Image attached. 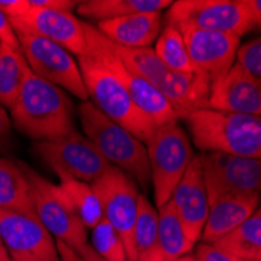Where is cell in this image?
I'll use <instances>...</instances> for the list:
<instances>
[{
	"instance_id": "cell-1",
	"label": "cell",
	"mask_w": 261,
	"mask_h": 261,
	"mask_svg": "<svg viewBox=\"0 0 261 261\" xmlns=\"http://www.w3.org/2000/svg\"><path fill=\"white\" fill-rule=\"evenodd\" d=\"M74 103L69 94L33 72L23 83L10 117L16 130L35 142L54 141L75 132Z\"/></svg>"
},
{
	"instance_id": "cell-2",
	"label": "cell",
	"mask_w": 261,
	"mask_h": 261,
	"mask_svg": "<svg viewBox=\"0 0 261 261\" xmlns=\"http://www.w3.org/2000/svg\"><path fill=\"white\" fill-rule=\"evenodd\" d=\"M183 121L194 146L203 152L261 160V117L205 108Z\"/></svg>"
},
{
	"instance_id": "cell-3",
	"label": "cell",
	"mask_w": 261,
	"mask_h": 261,
	"mask_svg": "<svg viewBox=\"0 0 261 261\" xmlns=\"http://www.w3.org/2000/svg\"><path fill=\"white\" fill-rule=\"evenodd\" d=\"M85 136L113 168L130 175L139 186L150 185V168L146 144L122 125L116 124L89 100L77 107Z\"/></svg>"
},
{
	"instance_id": "cell-4",
	"label": "cell",
	"mask_w": 261,
	"mask_h": 261,
	"mask_svg": "<svg viewBox=\"0 0 261 261\" xmlns=\"http://www.w3.org/2000/svg\"><path fill=\"white\" fill-rule=\"evenodd\" d=\"M77 63L89 102L111 121L127 128L142 142H147L156 127L133 103L127 89L117 77L96 55L88 54L77 57Z\"/></svg>"
},
{
	"instance_id": "cell-5",
	"label": "cell",
	"mask_w": 261,
	"mask_h": 261,
	"mask_svg": "<svg viewBox=\"0 0 261 261\" xmlns=\"http://www.w3.org/2000/svg\"><path fill=\"white\" fill-rule=\"evenodd\" d=\"M146 149L153 200L155 206L160 208L171 200L175 186L196 155L191 139L178 122L158 127L146 142Z\"/></svg>"
},
{
	"instance_id": "cell-6",
	"label": "cell",
	"mask_w": 261,
	"mask_h": 261,
	"mask_svg": "<svg viewBox=\"0 0 261 261\" xmlns=\"http://www.w3.org/2000/svg\"><path fill=\"white\" fill-rule=\"evenodd\" d=\"M20 168L29 180L35 215L41 224L58 243L75 252L83 250L89 244L88 230L61 186L44 178L27 164H20Z\"/></svg>"
},
{
	"instance_id": "cell-7",
	"label": "cell",
	"mask_w": 261,
	"mask_h": 261,
	"mask_svg": "<svg viewBox=\"0 0 261 261\" xmlns=\"http://www.w3.org/2000/svg\"><path fill=\"white\" fill-rule=\"evenodd\" d=\"M85 30H86L88 54L96 55L117 77V80H119L127 89L133 103L149 117L156 128L168 125V124L178 122L180 117L175 113L171 102L166 99L152 83H149L146 79L135 74L133 70H130L119 58H117L107 45L105 36L96 27L86 22Z\"/></svg>"
},
{
	"instance_id": "cell-8",
	"label": "cell",
	"mask_w": 261,
	"mask_h": 261,
	"mask_svg": "<svg viewBox=\"0 0 261 261\" xmlns=\"http://www.w3.org/2000/svg\"><path fill=\"white\" fill-rule=\"evenodd\" d=\"M35 152L60 180L94 183L110 168L96 146L77 130L60 139L35 142Z\"/></svg>"
},
{
	"instance_id": "cell-9",
	"label": "cell",
	"mask_w": 261,
	"mask_h": 261,
	"mask_svg": "<svg viewBox=\"0 0 261 261\" xmlns=\"http://www.w3.org/2000/svg\"><path fill=\"white\" fill-rule=\"evenodd\" d=\"M164 25L194 27L241 38L252 32L243 0H177L163 14Z\"/></svg>"
},
{
	"instance_id": "cell-10",
	"label": "cell",
	"mask_w": 261,
	"mask_h": 261,
	"mask_svg": "<svg viewBox=\"0 0 261 261\" xmlns=\"http://www.w3.org/2000/svg\"><path fill=\"white\" fill-rule=\"evenodd\" d=\"M20 50L32 72L82 102L89 100L77 58L60 44L33 33H17Z\"/></svg>"
},
{
	"instance_id": "cell-11",
	"label": "cell",
	"mask_w": 261,
	"mask_h": 261,
	"mask_svg": "<svg viewBox=\"0 0 261 261\" xmlns=\"http://www.w3.org/2000/svg\"><path fill=\"white\" fill-rule=\"evenodd\" d=\"M91 185L99 196L103 219L121 236L128 261H135L133 231L141 197L136 181L121 169L110 166L107 172Z\"/></svg>"
},
{
	"instance_id": "cell-12",
	"label": "cell",
	"mask_w": 261,
	"mask_h": 261,
	"mask_svg": "<svg viewBox=\"0 0 261 261\" xmlns=\"http://www.w3.org/2000/svg\"><path fill=\"white\" fill-rule=\"evenodd\" d=\"M208 200L224 194H261V160L219 152L199 155Z\"/></svg>"
},
{
	"instance_id": "cell-13",
	"label": "cell",
	"mask_w": 261,
	"mask_h": 261,
	"mask_svg": "<svg viewBox=\"0 0 261 261\" xmlns=\"http://www.w3.org/2000/svg\"><path fill=\"white\" fill-rule=\"evenodd\" d=\"M0 233L11 261H61L57 240L36 215L0 211Z\"/></svg>"
},
{
	"instance_id": "cell-14",
	"label": "cell",
	"mask_w": 261,
	"mask_h": 261,
	"mask_svg": "<svg viewBox=\"0 0 261 261\" xmlns=\"http://www.w3.org/2000/svg\"><path fill=\"white\" fill-rule=\"evenodd\" d=\"M10 22L16 33H33L50 39L77 57L88 54L85 30L86 22H83L74 13L36 8L30 5V10L20 19Z\"/></svg>"
},
{
	"instance_id": "cell-15",
	"label": "cell",
	"mask_w": 261,
	"mask_h": 261,
	"mask_svg": "<svg viewBox=\"0 0 261 261\" xmlns=\"http://www.w3.org/2000/svg\"><path fill=\"white\" fill-rule=\"evenodd\" d=\"M178 30L194 69L206 75L211 83L224 77L233 67L240 49L238 36L194 27H180Z\"/></svg>"
},
{
	"instance_id": "cell-16",
	"label": "cell",
	"mask_w": 261,
	"mask_h": 261,
	"mask_svg": "<svg viewBox=\"0 0 261 261\" xmlns=\"http://www.w3.org/2000/svg\"><path fill=\"white\" fill-rule=\"evenodd\" d=\"M169 202L177 213L186 238L196 246L202 238L210 211V200L199 156H194L191 164L188 166Z\"/></svg>"
},
{
	"instance_id": "cell-17",
	"label": "cell",
	"mask_w": 261,
	"mask_h": 261,
	"mask_svg": "<svg viewBox=\"0 0 261 261\" xmlns=\"http://www.w3.org/2000/svg\"><path fill=\"white\" fill-rule=\"evenodd\" d=\"M208 107L261 117V80L234 63L224 77L211 83Z\"/></svg>"
},
{
	"instance_id": "cell-18",
	"label": "cell",
	"mask_w": 261,
	"mask_h": 261,
	"mask_svg": "<svg viewBox=\"0 0 261 261\" xmlns=\"http://www.w3.org/2000/svg\"><path fill=\"white\" fill-rule=\"evenodd\" d=\"M259 203L261 194H224L211 200L200 243H218L238 228Z\"/></svg>"
},
{
	"instance_id": "cell-19",
	"label": "cell",
	"mask_w": 261,
	"mask_h": 261,
	"mask_svg": "<svg viewBox=\"0 0 261 261\" xmlns=\"http://www.w3.org/2000/svg\"><path fill=\"white\" fill-rule=\"evenodd\" d=\"M164 27L163 13H139L99 22L96 29L113 44L125 49H144L156 42Z\"/></svg>"
},
{
	"instance_id": "cell-20",
	"label": "cell",
	"mask_w": 261,
	"mask_h": 261,
	"mask_svg": "<svg viewBox=\"0 0 261 261\" xmlns=\"http://www.w3.org/2000/svg\"><path fill=\"white\" fill-rule=\"evenodd\" d=\"M171 5V0H85L79 2L77 14L99 23L139 13H163Z\"/></svg>"
},
{
	"instance_id": "cell-21",
	"label": "cell",
	"mask_w": 261,
	"mask_h": 261,
	"mask_svg": "<svg viewBox=\"0 0 261 261\" xmlns=\"http://www.w3.org/2000/svg\"><path fill=\"white\" fill-rule=\"evenodd\" d=\"M0 211L35 215L30 185L20 164L0 156Z\"/></svg>"
},
{
	"instance_id": "cell-22",
	"label": "cell",
	"mask_w": 261,
	"mask_h": 261,
	"mask_svg": "<svg viewBox=\"0 0 261 261\" xmlns=\"http://www.w3.org/2000/svg\"><path fill=\"white\" fill-rule=\"evenodd\" d=\"M158 210V241L155 261H177L186 256L194 244L186 238L185 230L177 218L171 202Z\"/></svg>"
},
{
	"instance_id": "cell-23",
	"label": "cell",
	"mask_w": 261,
	"mask_h": 261,
	"mask_svg": "<svg viewBox=\"0 0 261 261\" xmlns=\"http://www.w3.org/2000/svg\"><path fill=\"white\" fill-rule=\"evenodd\" d=\"M32 69L22 50L0 42V105L11 108Z\"/></svg>"
},
{
	"instance_id": "cell-24",
	"label": "cell",
	"mask_w": 261,
	"mask_h": 261,
	"mask_svg": "<svg viewBox=\"0 0 261 261\" xmlns=\"http://www.w3.org/2000/svg\"><path fill=\"white\" fill-rule=\"evenodd\" d=\"M213 244L228 250L241 261L261 259V205L238 228Z\"/></svg>"
},
{
	"instance_id": "cell-25",
	"label": "cell",
	"mask_w": 261,
	"mask_h": 261,
	"mask_svg": "<svg viewBox=\"0 0 261 261\" xmlns=\"http://www.w3.org/2000/svg\"><path fill=\"white\" fill-rule=\"evenodd\" d=\"M158 241V210L141 194L136 225L133 231L135 261H155Z\"/></svg>"
},
{
	"instance_id": "cell-26",
	"label": "cell",
	"mask_w": 261,
	"mask_h": 261,
	"mask_svg": "<svg viewBox=\"0 0 261 261\" xmlns=\"http://www.w3.org/2000/svg\"><path fill=\"white\" fill-rule=\"evenodd\" d=\"M60 186L72 203L75 213L79 215L82 224L86 230H92L97 224L103 221V210L99 200V196L94 191L91 183L80 180H61Z\"/></svg>"
},
{
	"instance_id": "cell-27",
	"label": "cell",
	"mask_w": 261,
	"mask_h": 261,
	"mask_svg": "<svg viewBox=\"0 0 261 261\" xmlns=\"http://www.w3.org/2000/svg\"><path fill=\"white\" fill-rule=\"evenodd\" d=\"M153 50L156 57L161 60V63L178 74H196L197 70L194 69L191 60H189L186 45L183 41V36L178 29L172 25H164Z\"/></svg>"
},
{
	"instance_id": "cell-28",
	"label": "cell",
	"mask_w": 261,
	"mask_h": 261,
	"mask_svg": "<svg viewBox=\"0 0 261 261\" xmlns=\"http://www.w3.org/2000/svg\"><path fill=\"white\" fill-rule=\"evenodd\" d=\"M89 244L103 261H128L121 236L105 219L91 230Z\"/></svg>"
},
{
	"instance_id": "cell-29",
	"label": "cell",
	"mask_w": 261,
	"mask_h": 261,
	"mask_svg": "<svg viewBox=\"0 0 261 261\" xmlns=\"http://www.w3.org/2000/svg\"><path fill=\"white\" fill-rule=\"evenodd\" d=\"M236 64L241 66L246 72L261 80V35L243 45L236 54Z\"/></svg>"
},
{
	"instance_id": "cell-30",
	"label": "cell",
	"mask_w": 261,
	"mask_h": 261,
	"mask_svg": "<svg viewBox=\"0 0 261 261\" xmlns=\"http://www.w3.org/2000/svg\"><path fill=\"white\" fill-rule=\"evenodd\" d=\"M194 261H241L231 255L228 250L211 243H199L196 253L193 255Z\"/></svg>"
},
{
	"instance_id": "cell-31",
	"label": "cell",
	"mask_w": 261,
	"mask_h": 261,
	"mask_svg": "<svg viewBox=\"0 0 261 261\" xmlns=\"http://www.w3.org/2000/svg\"><path fill=\"white\" fill-rule=\"evenodd\" d=\"M57 246H58V252H60L61 261H103L96 252H94L91 244H88L80 252H75L70 247H67L66 244L58 243V241H57Z\"/></svg>"
},
{
	"instance_id": "cell-32",
	"label": "cell",
	"mask_w": 261,
	"mask_h": 261,
	"mask_svg": "<svg viewBox=\"0 0 261 261\" xmlns=\"http://www.w3.org/2000/svg\"><path fill=\"white\" fill-rule=\"evenodd\" d=\"M11 146H13V122L7 108L0 105V152L2 153L10 152Z\"/></svg>"
},
{
	"instance_id": "cell-33",
	"label": "cell",
	"mask_w": 261,
	"mask_h": 261,
	"mask_svg": "<svg viewBox=\"0 0 261 261\" xmlns=\"http://www.w3.org/2000/svg\"><path fill=\"white\" fill-rule=\"evenodd\" d=\"M30 10L29 0H0V11L10 20L20 19Z\"/></svg>"
},
{
	"instance_id": "cell-34",
	"label": "cell",
	"mask_w": 261,
	"mask_h": 261,
	"mask_svg": "<svg viewBox=\"0 0 261 261\" xmlns=\"http://www.w3.org/2000/svg\"><path fill=\"white\" fill-rule=\"evenodd\" d=\"M0 42L5 44V45L13 47V49H19L20 50V44H19L17 33L14 32L10 19L2 11H0Z\"/></svg>"
},
{
	"instance_id": "cell-35",
	"label": "cell",
	"mask_w": 261,
	"mask_h": 261,
	"mask_svg": "<svg viewBox=\"0 0 261 261\" xmlns=\"http://www.w3.org/2000/svg\"><path fill=\"white\" fill-rule=\"evenodd\" d=\"M29 2L32 7H36V8L60 10V11H69V13H72L79 7V2H74V0H29Z\"/></svg>"
},
{
	"instance_id": "cell-36",
	"label": "cell",
	"mask_w": 261,
	"mask_h": 261,
	"mask_svg": "<svg viewBox=\"0 0 261 261\" xmlns=\"http://www.w3.org/2000/svg\"><path fill=\"white\" fill-rule=\"evenodd\" d=\"M252 30H261V0H243Z\"/></svg>"
},
{
	"instance_id": "cell-37",
	"label": "cell",
	"mask_w": 261,
	"mask_h": 261,
	"mask_svg": "<svg viewBox=\"0 0 261 261\" xmlns=\"http://www.w3.org/2000/svg\"><path fill=\"white\" fill-rule=\"evenodd\" d=\"M0 261H11L8 252H7V247H5V244H4L2 233H0Z\"/></svg>"
},
{
	"instance_id": "cell-38",
	"label": "cell",
	"mask_w": 261,
	"mask_h": 261,
	"mask_svg": "<svg viewBox=\"0 0 261 261\" xmlns=\"http://www.w3.org/2000/svg\"><path fill=\"white\" fill-rule=\"evenodd\" d=\"M177 261H194V256H193V255H186V256H181V258L177 259Z\"/></svg>"
},
{
	"instance_id": "cell-39",
	"label": "cell",
	"mask_w": 261,
	"mask_h": 261,
	"mask_svg": "<svg viewBox=\"0 0 261 261\" xmlns=\"http://www.w3.org/2000/svg\"><path fill=\"white\" fill-rule=\"evenodd\" d=\"M258 261H261V259H258Z\"/></svg>"
}]
</instances>
